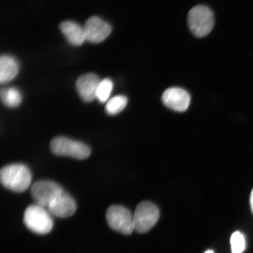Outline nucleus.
I'll list each match as a JSON object with an SVG mask.
<instances>
[{
    "label": "nucleus",
    "mask_w": 253,
    "mask_h": 253,
    "mask_svg": "<svg viewBox=\"0 0 253 253\" xmlns=\"http://www.w3.org/2000/svg\"><path fill=\"white\" fill-rule=\"evenodd\" d=\"M162 101L169 108L176 112H183L188 109L191 96L182 88L171 87L164 91L162 96Z\"/></svg>",
    "instance_id": "10"
},
{
    "label": "nucleus",
    "mask_w": 253,
    "mask_h": 253,
    "mask_svg": "<svg viewBox=\"0 0 253 253\" xmlns=\"http://www.w3.org/2000/svg\"><path fill=\"white\" fill-rule=\"evenodd\" d=\"M19 64L14 57L2 55L0 58V83L2 84L10 82L17 77L19 72Z\"/></svg>",
    "instance_id": "13"
},
{
    "label": "nucleus",
    "mask_w": 253,
    "mask_h": 253,
    "mask_svg": "<svg viewBox=\"0 0 253 253\" xmlns=\"http://www.w3.org/2000/svg\"><path fill=\"white\" fill-rule=\"evenodd\" d=\"M251 208L252 210L253 211V189L252 190L251 195Z\"/></svg>",
    "instance_id": "18"
},
{
    "label": "nucleus",
    "mask_w": 253,
    "mask_h": 253,
    "mask_svg": "<svg viewBox=\"0 0 253 253\" xmlns=\"http://www.w3.org/2000/svg\"><path fill=\"white\" fill-rule=\"evenodd\" d=\"M205 253H214V252L212 251H208L206 252Z\"/></svg>",
    "instance_id": "19"
},
{
    "label": "nucleus",
    "mask_w": 253,
    "mask_h": 253,
    "mask_svg": "<svg viewBox=\"0 0 253 253\" xmlns=\"http://www.w3.org/2000/svg\"><path fill=\"white\" fill-rule=\"evenodd\" d=\"M127 103V98L123 95L113 97L107 101L105 107L106 112L112 116L118 115L126 108Z\"/></svg>",
    "instance_id": "15"
},
{
    "label": "nucleus",
    "mask_w": 253,
    "mask_h": 253,
    "mask_svg": "<svg viewBox=\"0 0 253 253\" xmlns=\"http://www.w3.org/2000/svg\"><path fill=\"white\" fill-rule=\"evenodd\" d=\"M63 190L58 183L43 180L34 183L31 186V195L36 204L46 208Z\"/></svg>",
    "instance_id": "7"
},
{
    "label": "nucleus",
    "mask_w": 253,
    "mask_h": 253,
    "mask_svg": "<svg viewBox=\"0 0 253 253\" xmlns=\"http://www.w3.org/2000/svg\"><path fill=\"white\" fill-rule=\"evenodd\" d=\"M77 204L65 190L50 202L46 208L52 216L60 218L71 217L77 211Z\"/></svg>",
    "instance_id": "9"
},
{
    "label": "nucleus",
    "mask_w": 253,
    "mask_h": 253,
    "mask_svg": "<svg viewBox=\"0 0 253 253\" xmlns=\"http://www.w3.org/2000/svg\"><path fill=\"white\" fill-rule=\"evenodd\" d=\"M60 29L68 42L75 46H80L86 41L84 27L75 22L63 21L60 24Z\"/></svg>",
    "instance_id": "12"
},
{
    "label": "nucleus",
    "mask_w": 253,
    "mask_h": 253,
    "mask_svg": "<svg viewBox=\"0 0 253 253\" xmlns=\"http://www.w3.org/2000/svg\"><path fill=\"white\" fill-rule=\"evenodd\" d=\"M106 217L109 226L117 232L128 235L134 230L133 214L123 206H110L107 209Z\"/></svg>",
    "instance_id": "5"
},
{
    "label": "nucleus",
    "mask_w": 253,
    "mask_h": 253,
    "mask_svg": "<svg viewBox=\"0 0 253 253\" xmlns=\"http://www.w3.org/2000/svg\"><path fill=\"white\" fill-rule=\"evenodd\" d=\"M0 181L5 188L16 192H23L31 185L32 174L24 164H9L2 168Z\"/></svg>",
    "instance_id": "1"
},
{
    "label": "nucleus",
    "mask_w": 253,
    "mask_h": 253,
    "mask_svg": "<svg viewBox=\"0 0 253 253\" xmlns=\"http://www.w3.org/2000/svg\"><path fill=\"white\" fill-rule=\"evenodd\" d=\"M188 23L190 30L195 36H208L213 29L214 18L211 9L205 5H198L190 10Z\"/></svg>",
    "instance_id": "3"
},
{
    "label": "nucleus",
    "mask_w": 253,
    "mask_h": 253,
    "mask_svg": "<svg viewBox=\"0 0 253 253\" xmlns=\"http://www.w3.org/2000/svg\"><path fill=\"white\" fill-rule=\"evenodd\" d=\"M50 148L56 156L69 157L78 160L86 159L91 154L90 148L87 145L65 137L53 138L50 142Z\"/></svg>",
    "instance_id": "4"
},
{
    "label": "nucleus",
    "mask_w": 253,
    "mask_h": 253,
    "mask_svg": "<svg viewBox=\"0 0 253 253\" xmlns=\"http://www.w3.org/2000/svg\"><path fill=\"white\" fill-rule=\"evenodd\" d=\"M1 102L5 106L15 108L20 105L22 102V94L20 90L16 87L2 88L0 92Z\"/></svg>",
    "instance_id": "14"
},
{
    "label": "nucleus",
    "mask_w": 253,
    "mask_h": 253,
    "mask_svg": "<svg viewBox=\"0 0 253 253\" xmlns=\"http://www.w3.org/2000/svg\"><path fill=\"white\" fill-rule=\"evenodd\" d=\"M84 29L86 41L92 43L103 42L112 33V27L102 18L93 16L88 19L84 24Z\"/></svg>",
    "instance_id": "8"
},
{
    "label": "nucleus",
    "mask_w": 253,
    "mask_h": 253,
    "mask_svg": "<svg viewBox=\"0 0 253 253\" xmlns=\"http://www.w3.org/2000/svg\"><path fill=\"white\" fill-rule=\"evenodd\" d=\"M101 80L94 74L82 75L77 81V89L79 96L85 102H91L96 99V91Z\"/></svg>",
    "instance_id": "11"
},
{
    "label": "nucleus",
    "mask_w": 253,
    "mask_h": 253,
    "mask_svg": "<svg viewBox=\"0 0 253 253\" xmlns=\"http://www.w3.org/2000/svg\"><path fill=\"white\" fill-rule=\"evenodd\" d=\"M113 88V83L110 79L106 78L101 80L96 91V99L100 103L107 102Z\"/></svg>",
    "instance_id": "16"
},
{
    "label": "nucleus",
    "mask_w": 253,
    "mask_h": 253,
    "mask_svg": "<svg viewBox=\"0 0 253 253\" xmlns=\"http://www.w3.org/2000/svg\"><path fill=\"white\" fill-rule=\"evenodd\" d=\"M160 210L150 202H142L137 206L133 214L134 230L147 233L156 225L160 218Z\"/></svg>",
    "instance_id": "6"
},
{
    "label": "nucleus",
    "mask_w": 253,
    "mask_h": 253,
    "mask_svg": "<svg viewBox=\"0 0 253 253\" xmlns=\"http://www.w3.org/2000/svg\"><path fill=\"white\" fill-rule=\"evenodd\" d=\"M24 223L28 229L39 235H46L53 226L52 215L46 208L36 204L25 210Z\"/></svg>",
    "instance_id": "2"
},
{
    "label": "nucleus",
    "mask_w": 253,
    "mask_h": 253,
    "mask_svg": "<svg viewBox=\"0 0 253 253\" xmlns=\"http://www.w3.org/2000/svg\"><path fill=\"white\" fill-rule=\"evenodd\" d=\"M230 244L232 253H242L246 248L244 236L240 232L234 233L231 237Z\"/></svg>",
    "instance_id": "17"
}]
</instances>
